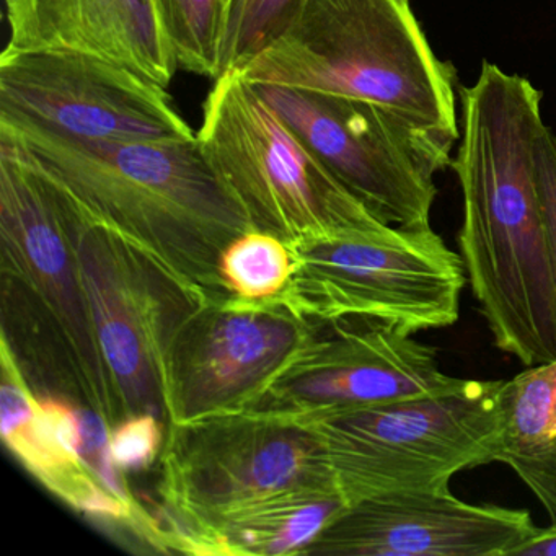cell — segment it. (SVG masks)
Segmentation results:
<instances>
[{"label":"cell","mask_w":556,"mask_h":556,"mask_svg":"<svg viewBox=\"0 0 556 556\" xmlns=\"http://www.w3.org/2000/svg\"><path fill=\"white\" fill-rule=\"evenodd\" d=\"M503 380L464 379L438 395L304 416L354 504L415 491H451L460 471L496 464Z\"/></svg>","instance_id":"obj_6"},{"label":"cell","mask_w":556,"mask_h":556,"mask_svg":"<svg viewBox=\"0 0 556 556\" xmlns=\"http://www.w3.org/2000/svg\"><path fill=\"white\" fill-rule=\"evenodd\" d=\"M74 245L119 421L152 413L165 422L172 344L188 318L217 295L178 278L79 207Z\"/></svg>","instance_id":"obj_7"},{"label":"cell","mask_w":556,"mask_h":556,"mask_svg":"<svg viewBox=\"0 0 556 556\" xmlns=\"http://www.w3.org/2000/svg\"><path fill=\"white\" fill-rule=\"evenodd\" d=\"M5 12L9 47L96 54L164 87L180 67L161 0H5Z\"/></svg>","instance_id":"obj_15"},{"label":"cell","mask_w":556,"mask_h":556,"mask_svg":"<svg viewBox=\"0 0 556 556\" xmlns=\"http://www.w3.org/2000/svg\"><path fill=\"white\" fill-rule=\"evenodd\" d=\"M77 206L15 142L0 138L2 273L17 279L66 341L89 408L119 422L74 245Z\"/></svg>","instance_id":"obj_10"},{"label":"cell","mask_w":556,"mask_h":556,"mask_svg":"<svg viewBox=\"0 0 556 556\" xmlns=\"http://www.w3.org/2000/svg\"><path fill=\"white\" fill-rule=\"evenodd\" d=\"M509 556H556V523L536 529L526 542L510 552Z\"/></svg>","instance_id":"obj_24"},{"label":"cell","mask_w":556,"mask_h":556,"mask_svg":"<svg viewBox=\"0 0 556 556\" xmlns=\"http://www.w3.org/2000/svg\"><path fill=\"white\" fill-rule=\"evenodd\" d=\"M227 4H229V0H227Z\"/></svg>","instance_id":"obj_25"},{"label":"cell","mask_w":556,"mask_h":556,"mask_svg":"<svg viewBox=\"0 0 556 556\" xmlns=\"http://www.w3.org/2000/svg\"><path fill=\"white\" fill-rule=\"evenodd\" d=\"M285 294L314 317L366 315L415 334L458 320L467 273L431 227L292 243Z\"/></svg>","instance_id":"obj_8"},{"label":"cell","mask_w":556,"mask_h":556,"mask_svg":"<svg viewBox=\"0 0 556 556\" xmlns=\"http://www.w3.org/2000/svg\"><path fill=\"white\" fill-rule=\"evenodd\" d=\"M539 527L529 510L415 491L351 504L304 555L509 556Z\"/></svg>","instance_id":"obj_14"},{"label":"cell","mask_w":556,"mask_h":556,"mask_svg":"<svg viewBox=\"0 0 556 556\" xmlns=\"http://www.w3.org/2000/svg\"><path fill=\"white\" fill-rule=\"evenodd\" d=\"M0 112L86 141H191L167 87L96 54L5 47Z\"/></svg>","instance_id":"obj_12"},{"label":"cell","mask_w":556,"mask_h":556,"mask_svg":"<svg viewBox=\"0 0 556 556\" xmlns=\"http://www.w3.org/2000/svg\"><path fill=\"white\" fill-rule=\"evenodd\" d=\"M348 507L340 488L292 491L263 501L213 530L214 555H304Z\"/></svg>","instance_id":"obj_17"},{"label":"cell","mask_w":556,"mask_h":556,"mask_svg":"<svg viewBox=\"0 0 556 556\" xmlns=\"http://www.w3.org/2000/svg\"><path fill=\"white\" fill-rule=\"evenodd\" d=\"M15 142L93 223L115 230L178 278L214 295L226 247L252 230L200 141H86L0 112Z\"/></svg>","instance_id":"obj_2"},{"label":"cell","mask_w":556,"mask_h":556,"mask_svg":"<svg viewBox=\"0 0 556 556\" xmlns=\"http://www.w3.org/2000/svg\"><path fill=\"white\" fill-rule=\"evenodd\" d=\"M198 141L253 229L292 245L389 230L263 99L242 71L214 79Z\"/></svg>","instance_id":"obj_5"},{"label":"cell","mask_w":556,"mask_h":556,"mask_svg":"<svg viewBox=\"0 0 556 556\" xmlns=\"http://www.w3.org/2000/svg\"><path fill=\"white\" fill-rule=\"evenodd\" d=\"M161 5L180 67L217 79L227 0H161Z\"/></svg>","instance_id":"obj_19"},{"label":"cell","mask_w":556,"mask_h":556,"mask_svg":"<svg viewBox=\"0 0 556 556\" xmlns=\"http://www.w3.org/2000/svg\"><path fill=\"white\" fill-rule=\"evenodd\" d=\"M294 269L291 247L255 229L232 240L219 260L220 285L242 301H268L285 294Z\"/></svg>","instance_id":"obj_18"},{"label":"cell","mask_w":556,"mask_h":556,"mask_svg":"<svg viewBox=\"0 0 556 556\" xmlns=\"http://www.w3.org/2000/svg\"><path fill=\"white\" fill-rule=\"evenodd\" d=\"M255 87L325 167L380 220L405 229L431 227L438 197L434 175L451 167L455 142L364 100Z\"/></svg>","instance_id":"obj_9"},{"label":"cell","mask_w":556,"mask_h":556,"mask_svg":"<svg viewBox=\"0 0 556 556\" xmlns=\"http://www.w3.org/2000/svg\"><path fill=\"white\" fill-rule=\"evenodd\" d=\"M295 0H229L220 45L219 76L242 70L281 27Z\"/></svg>","instance_id":"obj_20"},{"label":"cell","mask_w":556,"mask_h":556,"mask_svg":"<svg viewBox=\"0 0 556 556\" xmlns=\"http://www.w3.org/2000/svg\"><path fill=\"white\" fill-rule=\"evenodd\" d=\"M451 168L464 198L458 253L494 344L526 367L556 359V285L535 175L542 92L484 61L458 90Z\"/></svg>","instance_id":"obj_1"},{"label":"cell","mask_w":556,"mask_h":556,"mask_svg":"<svg viewBox=\"0 0 556 556\" xmlns=\"http://www.w3.org/2000/svg\"><path fill=\"white\" fill-rule=\"evenodd\" d=\"M501 412L497 464L520 478L556 523V359L503 380Z\"/></svg>","instance_id":"obj_16"},{"label":"cell","mask_w":556,"mask_h":556,"mask_svg":"<svg viewBox=\"0 0 556 556\" xmlns=\"http://www.w3.org/2000/svg\"><path fill=\"white\" fill-rule=\"evenodd\" d=\"M462 380L441 369L434 348L395 325L366 315L314 317L307 340L236 413L295 419L350 412L438 395Z\"/></svg>","instance_id":"obj_11"},{"label":"cell","mask_w":556,"mask_h":556,"mask_svg":"<svg viewBox=\"0 0 556 556\" xmlns=\"http://www.w3.org/2000/svg\"><path fill=\"white\" fill-rule=\"evenodd\" d=\"M239 71L255 86L364 100L458 139L454 67L429 47L409 0H295L275 37Z\"/></svg>","instance_id":"obj_3"},{"label":"cell","mask_w":556,"mask_h":556,"mask_svg":"<svg viewBox=\"0 0 556 556\" xmlns=\"http://www.w3.org/2000/svg\"><path fill=\"white\" fill-rule=\"evenodd\" d=\"M165 422L152 413H139L122 419L112 428V455L116 467L141 471L161 458L165 441Z\"/></svg>","instance_id":"obj_21"},{"label":"cell","mask_w":556,"mask_h":556,"mask_svg":"<svg viewBox=\"0 0 556 556\" xmlns=\"http://www.w3.org/2000/svg\"><path fill=\"white\" fill-rule=\"evenodd\" d=\"M167 553L214 555L227 517L292 491L340 488L318 435L292 419L226 413L167 426L161 452Z\"/></svg>","instance_id":"obj_4"},{"label":"cell","mask_w":556,"mask_h":556,"mask_svg":"<svg viewBox=\"0 0 556 556\" xmlns=\"http://www.w3.org/2000/svg\"><path fill=\"white\" fill-rule=\"evenodd\" d=\"M535 175L545 223L546 245L556 285V135L543 125L535 141Z\"/></svg>","instance_id":"obj_23"},{"label":"cell","mask_w":556,"mask_h":556,"mask_svg":"<svg viewBox=\"0 0 556 556\" xmlns=\"http://www.w3.org/2000/svg\"><path fill=\"white\" fill-rule=\"evenodd\" d=\"M79 419L80 438H83L80 455L86 467L110 493L126 503L138 504L126 488L123 471L113 460L112 426L99 412L89 406L79 405Z\"/></svg>","instance_id":"obj_22"},{"label":"cell","mask_w":556,"mask_h":556,"mask_svg":"<svg viewBox=\"0 0 556 556\" xmlns=\"http://www.w3.org/2000/svg\"><path fill=\"white\" fill-rule=\"evenodd\" d=\"M314 317L288 295L207 299L167 357L165 425L240 412L307 340Z\"/></svg>","instance_id":"obj_13"}]
</instances>
